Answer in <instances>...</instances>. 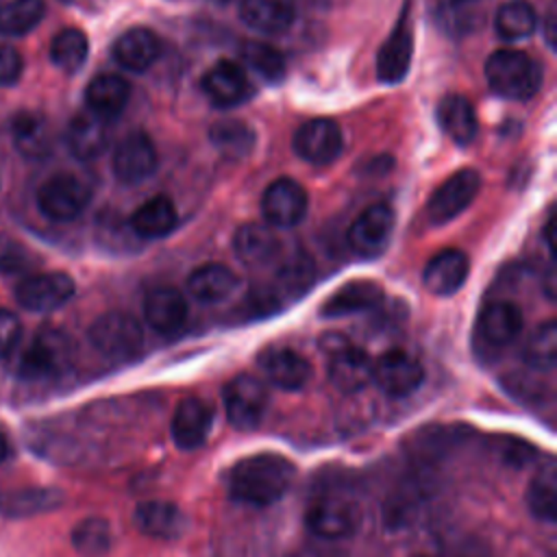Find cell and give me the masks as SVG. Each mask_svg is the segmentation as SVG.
<instances>
[{"label": "cell", "instance_id": "cell-28", "mask_svg": "<svg viewBox=\"0 0 557 557\" xmlns=\"http://www.w3.org/2000/svg\"><path fill=\"white\" fill-rule=\"evenodd\" d=\"M292 0H242L239 17L246 26L263 35H278L294 22Z\"/></svg>", "mask_w": 557, "mask_h": 557}, {"label": "cell", "instance_id": "cell-14", "mask_svg": "<svg viewBox=\"0 0 557 557\" xmlns=\"http://www.w3.org/2000/svg\"><path fill=\"white\" fill-rule=\"evenodd\" d=\"M157 170V150L152 139L135 131L126 135L113 152V174L124 185H139Z\"/></svg>", "mask_w": 557, "mask_h": 557}, {"label": "cell", "instance_id": "cell-19", "mask_svg": "<svg viewBox=\"0 0 557 557\" xmlns=\"http://www.w3.org/2000/svg\"><path fill=\"white\" fill-rule=\"evenodd\" d=\"M413 54V33L409 24V11L403 9L394 30L385 39L376 57V74L383 83H398L405 78Z\"/></svg>", "mask_w": 557, "mask_h": 557}, {"label": "cell", "instance_id": "cell-50", "mask_svg": "<svg viewBox=\"0 0 557 557\" xmlns=\"http://www.w3.org/2000/svg\"><path fill=\"white\" fill-rule=\"evenodd\" d=\"M457 2H466V0H457Z\"/></svg>", "mask_w": 557, "mask_h": 557}, {"label": "cell", "instance_id": "cell-26", "mask_svg": "<svg viewBox=\"0 0 557 557\" xmlns=\"http://www.w3.org/2000/svg\"><path fill=\"white\" fill-rule=\"evenodd\" d=\"M11 139L15 150L26 159H44L52 152V131L44 115L22 111L11 122Z\"/></svg>", "mask_w": 557, "mask_h": 557}, {"label": "cell", "instance_id": "cell-31", "mask_svg": "<svg viewBox=\"0 0 557 557\" xmlns=\"http://www.w3.org/2000/svg\"><path fill=\"white\" fill-rule=\"evenodd\" d=\"M239 285L237 274L222 265V263H205L196 268L189 278H187V292L198 300V302H222L226 300Z\"/></svg>", "mask_w": 557, "mask_h": 557}, {"label": "cell", "instance_id": "cell-27", "mask_svg": "<svg viewBox=\"0 0 557 557\" xmlns=\"http://www.w3.org/2000/svg\"><path fill=\"white\" fill-rule=\"evenodd\" d=\"M383 302V289L374 281H350L344 283L333 296H329L322 305V315L326 318H339V315H350L359 311L374 309Z\"/></svg>", "mask_w": 557, "mask_h": 557}, {"label": "cell", "instance_id": "cell-32", "mask_svg": "<svg viewBox=\"0 0 557 557\" xmlns=\"http://www.w3.org/2000/svg\"><path fill=\"white\" fill-rule=\"evenodd\" d=\"M527 507L540 522L553 524L557 520V468L553 457H548L533 474L527 490Z\"/></svg>", "mask_w": 557, "mask_h": 557}, {"label": "cell", "instance_id": "cell-35", "mask_svg": "<svg viewBox=\"0 0 557 557\" xmlns=\"http://www.w3.org/2000/svg\"><path fill=\"white\" fill-rule=\"evenodd\" d=\"M63 500L61 492L52 487H22L0 492V513L7 518H24L50 511Z\"/></svg>", "mask_w": 557, "mask_h": 557}, {"label": "cell", "instance_id": "cell-39", "mask_svg": "<svg viewBox=\"0 0 557 557\" xmlns=\"http://www.w3.org/2000/svg\"><path fill=\"white\" fill-rule=\"evenodd\" d=\"M87 52L89 41L81 28H63L50 41V61L70 74L83 67Z\"/></svg>", "mask_w": 557, "mask_h": 557}, {"label": "cell", "instance_id": "cell-49", "mask_svg": "<svg viewBox=\"0 0 557 557\" xmlns=\"http://www.w3.org/2000/svg\"><path fill=\"white\" fill-rule=\"evenodd\" d=\"M313 557H329V555H313Z\"/></svg>", "mask_w": 557, "mask_h": 557}, {"label": "cell", "instance_id": "cell-4", "mask_svg": "<svg viewBox=\"0 0 557 557\" xmlns=\"http://www.w3.org/2000/svg\"><path fill=\"white\" fill-rule=\"evenodd\" d=\"M91 346L107 359L124 361L139 352L144 344V331L139 322L124 311H109L94 320L89 326Z\"/></svg>", "mask_w": 557, "mask_h": 557}, {"label": "cell", "instance_id": "cell-48", "mask_svg": "<svg viewBox=\"0 0 557 557\" xmlns=\"http://www.w3.org/2000/svg\"><path fill=\"white\" fill-rule=\"evenodd\" d=\"M7 457H9V442H7L4 433L0 431V463H2Z\"/></svg>", "mask_w": 557, "mask_h": 557}, {"label": "cell", "instance_id": "cell-15", "mask_svg": "<svg viewBox=\"0 0 557 557\" xmlns=\"http://www.w3.org/2000/svg\"><path fill=\"white\" fill-rule=\"evenodd\" d=\"M307 191L294 178L272 181L261 196V213L272 226H296L307 213Z\"/></svg>", "mask_w": 557, "mask_h": 557}, {"label": "cell", "instance_id": "cell-20", "mask_svg": "<svg viewBox=\"0 0 557 557\" xmlns=\"http://www.w3.org/2000/svg\"><path fill=\"white\" fill-rule=\"evenodd\" d=\"M133 522L144 535L152 540H165V542L183 537L189 524L183 509L168 500L139 503L135 507Z\"/></svg>", "mask_w": 557, "mask_h": 557}, {"label": "cell", "instance_id": "cell-23", "mask_svg": "<svg viewBox=\"0 0 557 557\" xmlns=\"http://www.w3.org/2000/svg\"><path fill=\"white\" fill-rule=\"evenodd\" d=\"M111 52L122 67L131 72H144L157 61L161 52V44L152 30L144 26H135L115 39Z\"/></svg>", "mask_w": 557, "mask_h": 557}, {"label": "cell", "instance_id": "cell-36", "mask_svg": "<svg viewBox=\"0 0 557 557\" xmlns=\"http://www.w3.org/2000/svg\"><path fill=\"white\" fill-rule=\"evenodd\" d=\"M311 278H313L311 259L305 255H294L278 268L274 283L270 289H265V294L272 300V305L276 307V302H281V300L298 298L307 289Z\"/></svg>", "mask_w": 557, "mask_h": 557}, {"label": "cell", "instance_id": "cell-10", "mask_svg": "<svg viewBox=\"0 0 557 557\" xmlns=\"http://www.w3.org/2000/svg\"><path fill=\"white\" fill-rule=\"evenodd\" d=\"M372 381L387 396H409L424 381V368L409 352L394 348L383 352L376 363H372Z\"/></svg>", "mask_w": 557, "mask_h": 557}, {"label": "cell", "instance_id": "cell-34", "mask_svg": "<svg viewBox=\"0 0 557 557\" xmlns=\"http://www.w3.org/2000/svg\"><path fill=\"white\" fill-rule=\"evenodd\" d=\"M176 226V207L168 196H152L131 215V228L135 235L154 239L165 237Z\"/></svg>", "mask_w": 557, "mask_h": 557}, {"label": "cell", "instance_id": "cell-3", "mask_svg": "<svg viewBox=\"0 0 557 557\" xmlns=\"http://www.w3.org/2000/svg\"><path fill=\"white\" fill-rule=\"evenodd\" d=\"M74 361V344L59 329H41L22 352L17 374L28 383H44L63 376Z\"/></svg>", "mask_w": 557, "mask_h": 557}, {"label": "cell", "instance_id": "cell-37", "mask_svg": "<svg viewBox=\"0 0 557 557\" xmlns=\"http://www.w3.org/2000/svg\"><path fill=\"white\" fill-rule=\"evenodd\" d=\"M209 139L226 159H244L255 146L252 128L242 120H220L209 128Z\"/></svg>", "mask_w": 557, "mask_h": 557}, {"label": "cell", "instance_id": "cell-17", "mask_svg": "<svg viewBox=\"0 0 557 557\" xmlns=\"http://www.w3.org/2000/svg\"><path fill=\"white\" fill-rule=\"evenodd\" d=\"M257 363H259L263 376L272 385H276L278 389H285V392L302 389L311 379L309 361L292 348H283V346L265 348L257 357Z\"/></svg>", "mask_w": 557, "mask_h": 557}, {"label": "cell", "instance_id": "cell-33", "mask_svg": "<svg viewBox=\"0 0 557 557\" xmlns=\"http://www.w3.org/2000/svg\"><path fill=\"white\" fill-rule=\"evenodd\" d=\"M437 120L444 133L457 144L468 146L476 137V113L472 104L457 94L444 96L437 104Z\"/></svg>", "mask_w": 557, "mask_h": 557}, {"label": "cell", "instance_id": "cell-13", "mask_svg": "<svg viewBox=\"0 0 557 557\" xmlns=\"http://www.w3.org/2000/svg\"><path fill=\"white\" fill-rule=\"evenodd\" d=\"M394 231V211L387 205H370L348 228V244L361 257H379L385 252Z\"/></svg>", "mask_w": 557, "mask_h": 557}, {"label": "cell", "instance_id": "cell-7", "mask_svg": "<svg viewBox=\"0 0 557 557\" xmlns=\"http://www.w3.org/2000/svg\"><path fill=\"white\" fill-rule=\"evenodd\" d=\"M89 187L74 174H54L37 189V207L52 222H72L89 205Z\"/></svg>", "mask_w": 557, "mask_h": 557}, {"label": "cell", "instance_id": "cell-16", "mask_svg": "<svg viewBox=\"0 0 557 557\" xmlns=\"http://www.w3.org/2000/svg\"><path fill=\"white\" fill-rule=\"evenodd\" d=\"M211 426L213 409L200 398H183L172 413L170 435L181 450H194L207 442Z\"/></svg>", "mask_w": 557, "mask_h": 557}, {"label": "cell", "instance_id": "cell-38", "mask_svg": "<svg viewBox=\"0 0 557 557\" xmlns=\"http://www.w3.org/2000/svg\"><path fill=\"white\" fill-rule=\"evenodd\" d=\"M46 13L44 0H9L0 7V35L20 37L30 33Z\"/></svg>", "mask_w": 557, "mask_h": 557}, {"label": "cell", "instance_id": "cell-22", "mask_svg": "<svg viewBox=\"0 0 557 557\" xmlns=\"http://www.w3.org/2000/svg\"><path fill=\"white\" fill-rule=\"evenodd\" d=\"M144 318L157 333H176L187 320V302L178 289L157 287L144 300Z\"/></svg>", "mask_w": 557, "mask_h": 557}, {"label": "cell", "instance_id": "cell-41", "mask_svg": "<svg viewBox=\"0 0 557 557\" xmlns=\"http://www.w3.org/2000/svg\"><path fill=\"white\" fill-rule=\"evenodd\" d=\"M524 361L537 370H550L557 363V324L546 320L524 344Z\"/></svg>", "mask_w": 557, "mask_h": 557}, {"label": "cell", "instance_id": "cell-6", "mask_svg": "<svg viewBox=\"0 0 557 557\" xmlns=\"http://www.w3.org/2000/svg\"><path fill=\"white\" fill-rule=\"evenodd\" d=\"M324 352L329 357V379L344 394H357L372 381L370 357L342 335H324Z\"/></svg>", "mask_w": 557, "mask_h": 557}, {"label": "cell", "instance_id": "cell-2", "mask_svg": "<svg viewBox=\"0 0 557 557\" xmlns=\"http://www.w3.org/2000/svg\"><path fill=\"white\" fill-rule=\"evenodd\" d=\"M485 81L507 100H529L542 85L540 65L520 50H496L485 61Z\"/></svg>", "mask_w": 557, "mask_h": 557}, {"label": "cell", "instance_id": "cell-46", "mask_svg": "<svg viewBox=\"0 0 557 557\" xmlns=\"http://www.w3.org/2000/svg\"><path fill=\"white\" fill-rule=\"evenodd\" d=\"M20 337H22L20 318L13 311L0 307V359L13 352Z\"/></svg>", "mask_w": 557, "mask_h": 557}, {"label": "cell", "instance_id": "cell-45", "mask_svg": "<svg viewBox=\"0 0 557 557\" xmlns=\"http://www.w3.org/2000/svg\"><path fill=\"white\" fill-rule=\"evenodd\" d=\"M24 72V59L11 44H0V87L15 85Z\"/></svg>", "mask_w": 557, "mask_h": 557}, {"label": "cell", "instance_id": "cell-25", "mask_svg": "<svg viewBox=\"0 0 557 557\" xmlns=\"http://www.w3.org/2000/svg\"><path fill=\"white\" fill-rule=\"evenodd\" d=\"M65 141H67L70 152L81 161H89V159L100 157L104 152L107 144H109L107 120L98 117L91 111L74 115L70 126H67Z\"/></svg>", "mask_w": 557, "mask_h": 557}, {"label": "cell", "instance_id": "cell-11", "mask_svg": "<svg viewBox=\"0 0 557 557\" xmlns=\"http://www.w3.org/2000/svg\"><path fill=\"white\" fill-rule=\"evenodd\" d=\"M342 131L333 120L315 117L300 124L294 133L292 146L296 154L311 165H329L342 152Z\"/></svg>", "mask_w": 557, "mask_h": 557}, {"label": "cell", "instance_id": "cell-43", "mask_svg": "<svg viewBox=\"0 0 557 557\" xmlns=\"http://www.w3.org/2000/svg\"><path fill=\"white\" fill-rule=\"evenodd\" d=\"M242 59L244 63L255 70L261 78L270 81V83H276L285 76V59L283 54L268 46V44H261V41H248L244 48H242Z\"/></svg>", "mask_w": 557, "mask_h": 557}, {"label": "cell", "instance_id": "cell-21", "mask_svg": "<svg viewBox=\"0 0 557 557\" xmlns=\"http://www.w3.org/2000/svg\"><path fill=\"white\" fill-rule=\"evenodd\" d=\"M202 89L215 107H235L250 98L252 87L244 70L233 61H218L202 76Z\"/></svg>", "mask_w": 557, "mask_h": 557}, {"label": "cell", "instance_id": "cell-40", "mask_svg": "<svg viewBox=\"0 0 557 557\" xmlns=\"http://www.w3.org/2000/svg\"><path fill=\"white\" fill-rule=\"evenodd\" d=\"M494 24H496V33L503 39L516 41V39L529 37L535 30L537 15L529 2L511 0L498 9Z\"/></svg>", "mask_w": 557, "mask_h": 557}, {"label": "cell", "instance_id": "cell-24", "mask_svg": "<svg viewBox=\"0 0 557 557\" xmlns=\"http://www.w3.org/2000/svg\"><path fill=\"white\" fill-rule=\"evenodd\" d=\"M131 98V85L117 74H98L85 89L87 111L102 120L117 117Z\"/></svg>", "mask_w": 557, "mask_h": 557}, {"label": "cell", "instance_id": "cell-30", "mask_svg": "<svg viewBox=\"0 0 557 557\" xmlns=\"http://www.w3.org/2000/svg\"><path fill=\"white\" fill-rule=\"evenodd\" d=\"M468 276V257L461 250H442L424 268V287L435 296L455 294Z\"/></svg>", "mask_w": 557, "mask_h": 557}, {"label": "cell", "instance_id": "cell-42", "mask_svg": "<svg viewBox=\"0 0 557 557\" xmlns=\"http://www.w3.org/2000/svg\"><path fill=\"white\" fill-rule=\"evenodd\" d=\"M111 527L102 518H85L72 531V544L83 557H102L111 548Z\"/></svg>", "mask_w": 557, "mask_h": 557}, {"label": "cell", "instance_id": "cell-12", "mask_svg": "<svg viewBox=\"0 0 557 557\" xmlns=\"http://www.w3.org/2000/svg\"><path fill=\"white\" fill-rule=\"evenodd\" d=\"M481 187V176L479 172L463 168L448 176L429 198L426 202V213L435 224L448 222L455 215H459L476 196Z\"/></svg>", "mask_w": 557, "mask_h": 557}, {"label": "cell", "instance_id": "cell-1", "mask_svg": "<svg viewBox=\"0 0 557 557\" xmlns=\"http://www.w3.org/2000/svg\"><path fill=\"white\" fill-rule=\"evenodd\" d=\"M296 468L276 453H257L239 459L228 472V494L250 507H270L292 487Z\"/></svg>", "mask_w": 557, "mask_h": 557}, {"label": "cell", "instance_id": "cell-9", "mask_svg": "<svg viewBox=\"0 0 557 557\" xmlns=\"http://www.w3.org/2000/svg\"><path fill=\"white\" fill-rule=\"evenodd\" d=\"M74 278L65 272H41L26 276L15 287V300L35 313H48L63 307L74 296Z\"/></svg>", "mask_w": 557, "mask_h": 557}, {"label": "cell", "instance_id": "cell-8", "mask_svg": "<svg viewBox=\"0 0 557 557\" xmlns=\"http://www.w3.org/2000/svg\"><path fill=\"white\" fill-rule=\"evenodd\" d=\"M359 507L339 496H324L309 505L305 513V527L322 540H344L359 527Z\"/></svg>", "mask_w": 557, "mask_h": 557}, {"label": "cell", "instance_id": "cell-44", "mask_svg": "<svg viewBox=\"0 0 557 557\" xmlns=\"http://www.w3.org/2000/svg\"><path fill=\"white\" fill-rule=\"evenodd\" d=\"M33 265V252L17 237L0 233V274H22Z\"/></svg>", "mask_w": 557, "mask_h": 557}, {"label": "cell", "instance_id": "cell-47", "mask_svg": "<svg viewBox=\"0 0 557 557\" xmlns=\"http://www.w3.org/2000/svg\"><path fill=\"white\" fill-rule=\"evenodd\" d=\"M555 28H557V24H555V11L548 9L546 20H544V37H546V44H548L550 48L555 46Z\"/></svg>", "mask_w": 557, "mask_h": 557}, {"label": "cell", "instance_id": "cell-29", "mask_svg": "<svg viewBox=\"0 0 557 557\" xmlns=\"http://www.w3.org/2000/svg\"><path fill=\"white\" fill-rule=\"evenodd\" d=\"M233 250L244 265L261 268L276 257L278 239L270 226L259 222H248L235 231Z\"/></svg>", "mask_w": 557, "mask_h": 557}, {"label": "cell", "instance_id": "cell-5", "mask_svg": "<svg viewBox=\"0 0 557 557\" xmlns=\"http://www.w3.org/2000/svg\"><path fill=\"white\" fill-rule=\"evenodd\" d=\"M268 387L255 374H237L222 389V403L228 422L239 431L257 429L268 409Z\"/></svg>", "mask_w": 557, "mask_h": 557}, {"label": "cell", "instance_id": "cell-18", "mask_svg": "<svg viewBox=\"0 0 557 557\" xmlns=\"http://www.w3.org/2000/svg\"><path fill=\"white\" fill-rule=\"evenodd\" d=\"M522 331V313L516 305L496 300L483 307L476 318V342L490 350L509 346Z\"/></svg>", "mask_w": 557, "mask_h": 557}]
</instances>
